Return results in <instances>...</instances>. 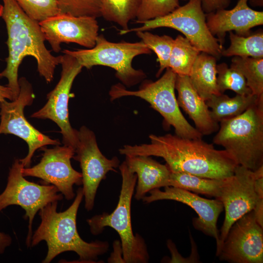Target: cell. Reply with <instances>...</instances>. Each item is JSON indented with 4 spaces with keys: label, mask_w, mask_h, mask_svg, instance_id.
I'll return each mask as SVG.
<instances>
[{
    "label": "cell",
    "mask_w": 263,
    "mask_h": 263,
    "mask_svg": "<svg viewBox=\"0 0 263 263\" xmlns=\"http://www.w3.org/2000/svg\"></svg>",
    "instance_id": "cell-40"
},
{
    "label": "cell",
    "mask_w": 263,
    "mask_h": 263,
    "mask_svg": "<svg viewBox=\"0 0 263 263\" xmlns=\"http://www.w3.org/2000/svg\"><path fill=\"white\" fill-rule=\"evenodd\" d=\"M253 210L257 222L263 227V198L258 197Z\"/></svg>",
    "instance_id": "cell-34"
},
{
    "label": "cell",
    "mask_w": 263,
    "mask_h": 263,
    "mask_svg": "<svg viewBox=\"0 0 263 263\" xmlns=\"http://www.w3.org/2000/svg\"><path fill=\"white\" fill-rule=\"evenodd\" d=\"M41 149L43 153L40 162L32 167L23 168V176L39 178L56 187L66 199H73L75 196L74 185H82L81 172L74 169L71 163L75 149L64 145Z\"/></svg>",
    "instance_id": "cell-14"
},
{
    "label": "cell",
    "mask_w": 263,
    "mask_h": 263,
    "mask_svg": "<svg viewBox=\"0 0 263 263\" xmlns=\"http://www.w3.org/2000/svg\"><path fill=\"white\" fill-rule=\"evenodd\" d=\"M218 256L232 263H263V229L253 210L231 226Z\"/></svg>",
    "instance_id": "cell-15"
},
{
    "label": "cell",
    "mask_w": 263,
    "mask_h": 263,
    "mask_svg": "<svg viewBox=\"0 0 263 263\" xmlns=\"http://www.w3.org/2000/svg\"><path fill=\"white\" fill-rule=\"evenodd\" d=\"M248 0H239L230 9H220L206 14L207 26L214 36L223 44L226 33L235 31L239 36H247L251 29L263 24V12L254 10L247 4Z\"/></svg>",
    "instance_id": "cell-18"
},
{
    "label": "cell",
    "mask_w": 263,
    "mask_h": 263,
    "mask_svg": "<svg viewBox=\"0 0 263 263\" xmlns=\"http://www.w3.org/2000/svg\"><path fill=\"white\" fill-rule=\"evenodd\" d=\"M60 13L74 16L101 17L102 0H56Z\"/></svg>",
    "instance_id": "cell-32"
},
{
    "label": "cell",
    "mask_w": 263,
    "mask_h": 263,
    "mask_svg": "<svg viewBox=\"0 0 263 263\" xmlns=\"http://www.w3.org/2000/svg\"><path fill=\"white\" fill-rule=\"evenodd\" d=\"M141 0H102L101 17L117 23L122 30L129 29V22L136 18Z\"/></svg>",
    "instance_id": "cell-26"
},
{
    "label": "cell",
    "mask_w": 263,
    "mask_h": 263,
    "mask_svg": "<svg viewBox=\"0 0 263 263\" xmlns=\"http://www.w3.org/2000/svg\"><path fill=\"white\" fill-rule=\"evenodd\" d=\"M254 189L258 197L263 198V177L256 179Z\"/></svg>",
    "instance_id": "cell-37"
},
{
    "label": "cell",
    "mask_w": 263,
    "mask_h": 263,
    "mask_svg": "<svg viewBox=\"0 0 263 263\" xmlns=\"http://www.w3.org/2000/svg\"><path fill=\"white\" fill-rule=\"evenodd\" d=\"M20 91L19 96L10 102H0V134H11L23 139L28 145V152L26 157L19 159L24 168L30 167L36 150L47 145L60 144L58 140L53 139L33 127L24 114V108L31 105L35 98L32 85L22 77L19 79Z\"/></svg>",
    "instance_id": "cell-10"
},
{
    "label": "cell",
    "mask_w": 263,
    "mask_h": 263,
    "mask_svg": "<svg viewBox=\"0 0 263 263\" xmlns=\"http://www.w3.org/2000/svg\"><path fill=\"white\" fill-rule=\"evenodd\" d=\"M12 241L9 235L0 231V254L4 253L6 248L11 245Z\"/></svg>",
    "instance_id": "cell-35"
},
{
    "label": "cell",
    "mask_w": 263,
    "mask_h": 263,
    "mask_svg": "<svg viewBox=\"0 0 263 263\" xmlns=\"http://www.w3.org/2000/svg\"><path fill=\"white\" fill-rule=\"evenodd\" d=\"M231 61L230 66L242 73L252 94L263 99V58L235 56Z\"/></svg>",
    "instance_id": "cell-27"
},
{
    "label": "cell",
    "mask_w": 263,
    "mask_h": 263,
    "mask_svg": "<svg viewBox=\"0 0 263 263\" xmlns=\"http://www.w3.org/2000/svg\"><path fill=\"white\" fill-rule=\"evenodd\" d=\"M24 168L19 159H16L9 169L7 183L0 194V212L7 207L17 205L25 211L24 218L28 219V231L26 239L31 247L32 225L37 212L50 203L63 199L54 185H39L25 179L22 174Z\"/></svg>",
    "instance_id": "cell-9"
},
{
    "label": "cell",
    "mask_w": 263,
    "mask_h": 263,
    "mask_svg": "<svg viewBox=\"0 0 263 263\" xmlns=\"http://www.w3.org/2000/svg\"><path fill=\"white\" fill-rule=\"evenodd\" d=\"M260 101L263 99H259L253 94H236L235 96L230 97L224 94H220L211 95L206 100V103L211 109L212 118L219 123L223 120L240 115Z\"/></svg>",
    "instance_id": "cell-22"
},
{
    "label": "cell",
    "mask_w": 263,
    "mask_h": 263,
    "mask_svg": "<svg viewBox=\"0 0 263 263\" xmlns=\"http://www.w3.org/2000/svg\"><path fill=\"white\" fill-rule=\"evenodd\" d=\"M150 143L125 145L121 154L155 156L163 158L171 172H185L199 177L223 179L232 175L238 165L225 150L215 149L202 138L189 139L170 133L150 134Z\"/></svg>",
    "instance_id": "cell-1"
},
{
    "label": "cell",
    "mask_w": 263,
    "mask_h": 263,
    "mask_svg": "<svg viewBox=\"0 0 263 263\" xmlns=\"http://www.w3.org/2000/svg\"><path fill=\"white\" fill-rule=\"evenodd\" d=\"M6 99L10 101L14 100L13 92L7 86L0 85V102Z\"/></svg>",
    "instance_id": "cell-36"
},
{
    "label": "cell",
    "mask_w": 263,
    "mask_h": 263,
    "mask_svg": "<svg viewBox=\"0 0 263 263\" xmlns=\"http://www.w3.org/2000/svg\"><path fill=\"white\" fill-rule=\"evenodd\" d=\"M125 162L130 170L137 175L134 198L140 200L150 190L169 186L171 171L163 165L144 155L126 156Z\"/></svg>",
    "instance_id": "cell-20"
},
{
    "label": "cell",
    "mask_w": 263,
    "mask_h": 263,
    "mask_svg": "<svg viewBox=\"0 0 263 263\" xmlns=\"http://www.w3.org/2000/svg\"><path fill=\"white\" fill-rule=\"evenodd\" d=\"M200 52L187 38L178 35L174 40L169 68L177 75L188 76Z\"/></svg>",
    "instance_id": "cell-25"
},
{
    "label": "cell",
    "mask_w": 263,
    "mask_h": 263,
    "mask_svg": "<svg viewBox=\"0 0 263 263\" xmlns=\"http://www.w3.org/2000/svg\"><path fill=\"white\" fill-rule=\"evenodd\" d=\"M175 89L181 107L193 121L195 128L204 136L217 132L219 123L212 118L210 110L192 86L188 75H177Z\"/></svg>",
    "instance_id": "cell-19"
},
{
    "label": "cell",
    "mask_w": 263,
    "mask_h": 263,
    "mask_svg": "<svg viewBox=\"0 0 263 263\" xmlns=\"http://www.w3.org/2000/svg\"><path fill=\"white\" fill-rule=\"evenodd\" d=\"M140 27L120 30V35L132 32L144 31L159 27H168L182 33L200 52L210 54L216 58L224 49L220 40L210 32L206 22V14L201 0H188L169 14L142 23Z\"/></svg>",
    "instance_id": "cell-8"
},
{
    "label": "cell",
    "mask_w": 263,
    "mask_h": 263,
    "mask_svg": "<svg viewBox=\"0 0 263 263\" xmlns=\"http://www.w3.org/2000/svg\"><path fill=\"white\" fill-rule=\"evenodd\" d=\"M60 64L62 71L59 81L47 94L46 104L31 117L54 122L60 130L63 144L75 149L78 143L77 130L70 124L68 103L73 82L83 67L75 57L66 54L61 55Z\"/></svg>",
    "instance_id": "cell-12"
},
{
    "label": "cell",
    "mask_w": 263,
    "mask_h": 263,
    "mask_svg": "<svg viewBox=\"0 0 263 263\" xmlns=\"http://www.w3.org/2000/svg\"><path fill=\"white\" fill-rule=\"evenodd\" d=\"M77 137L73 158L80 164L85 207L90 211L94 207L100 182L109 171L117 172L115 169L119 167L120 161L116 156L108 159L102 153L94 132L86 126L81 127L77 131Z\"/></svg>",
    "instance_id": "cell-13"
},
{
    "label": "cell",
    "mask_w": 263,
    "mask_h": 263,
    "mask_svg": "<svg viewBox=\"0 0 263 263\" xmlns=\"http://www.w3.org/2000/svg\"><path fill=\"white\" fill-rule=\"evenodd\" d=\"M122 185L118 202L111 213L96 215L87 220L93 235L100 234L106 226L114 229L121 240L123 259L126 263H146L149 255L144 239L134 235L132 228L131 208L137 181L136 174L131 171L124 161L119 166Z\"/></svg>",
    "instance_id": "cell-5"
},
{
    "label": "cell",
    "mask_w": 263,
    "mask_h": 263,
    "mask_svg": "<svg viewBox=\"0 0 263 263\" xmlns=\"http://www.w3.org/2000/svg\"><path fill=\"white\" fill-rule=\"evenodd\" d=\"M45 40L53 51H60L62 43H75L87 49L93 48L98 35L96 18L59 13L39 22Z\"/></svg>",
    "instance_id": "cell-16"
},
{
    "label": "cell",
    "mask_w": 263,
    "mask_h": 263,
    "mask_svg": "<svg viewBox=\"0 0 263 263\" xmlns=\"http://www.w3.org/2000/svg\"><path fill=\"white\" fill-rule=\"evenodd\" d=\"M250 4L253 6H263V0H248Z\"/></svg>",
    "instance_id": "cell-38"
},
{
    "label": "cell",
    "mask_w": 263,
    "mask_h": 263,
    "mask_svg": "<svg viewBox=\"0 0 263 263\" xmlns=\"http://www.w3.org/2000/svg\"><path fill=\"white\" fill-rule=\"evenodd\" d=\"M213 142L223 147L238 165L252 171L263 166V101L219 122Z\"/></svg>",
    "instance_id": "cell-4"
},
{
    "label": "cell",
    "mask_w": 263,
    "mask_h": 263,
    "mask_svg": "<svg viewBox=\"0 0 263 263\" xmlns=\"http://www.w3.org/2000/svg\"><path fill=\"white\" fill-rule=\"evenodd\" d=\"M2 0L3 4L1 17L7 31L6 43L8 56L6 58V66L0 73V77L7 79V86L12 90L15 100L19 94L18 71L24 57H34L39 75L47 83H50L54 79L56 66L60 64L61 56H54L47 49L38 22L29 17L15 0Z\"/></svg>",
    "instance_id": "cell-2"
},
{
    "label": "cell",
    "mask_w": 263,
    "mask_h": 263,
    "mask_svg": "<svg viewBox=\"0 0 263 263\" xmlns=\"http://www.w3.org/2000/svg\"><path fill=\"white\" fill-rule=\"evenodd\" d=\"M3 12V5L0 4V17H1Z\"/></svg>",
    "instance_id": "cell-39"
},
{
    "label": "cell",
    "mask_w": 263,
    "mask_h": 263,
    "mask_svg": "<svg viewBox=\"0 0 263 263\" xmlns=\"http://www.w3.org/2000/svg\"><path fill=\"white\" fill-rule=\"evenodd\" d=\"M176 76L168 68L157 80L145 81L136 91L127 90L120 83L113 85L109 92L110 99L113 101L128 96L140 97L149 103L167 125L174 128L176 135L189 139L202 138L203 135L189 124L180 109L175 94Z\"/></svg>",
    "instance_id": "cell-6"
},
{
    "label": "cell",
    "mask_w": 263,
    "mask_h": 263,
    "mask_svg": "<svg viewBox=\"0 0 263 263\" xmlns=\"http://www.w3.org/2000/svg\"><path fill=\"white\" fill-rule=\"evenodd\" d=\"M31 19L39 22L60 13L56 0H15Z\"/></svg>",
    "instance_id": "cell-31"
},
{
    "label": "cell",
    "mask_w": 263,
    "mask_h": 263,
    "mask_svg": "<svg viewBox=\"0 0 263 263\" xmlns=\"http://www.w3.org/2000/svg\"><path fill=\"white\" fill-rule=\"evenodd\" d=\"M230 45L223 49L221 56L263 58V33L250 34L247 36H239L229 31Z\"/></svg>",
    "instance_id": "cell-24"
},
{
    "label": "cell",
    "mask_w": 263,
    "mask_h": 263,
    "mask_svg": "<svg viewBox=\"0 0 263 263\" xmlns=\"http://www.w3.org/2000/svg\"><path fill=\"white\" fill-rule=\"evenodd\" d=\"M216 68L217 85L221 94L230 90L238 94H252L244 77L239 70L231 66L229 67L225 63L217 65Z\"/></svg>",
    "instance_id": "cell-29"
},
{
    "label": "cell",
    "mask_w": 263,
    "mask_h": 263,
    "mask_svg": "<svg viewBox=\"0 0 263 263\" xmlns=\"http://www.w3.org/2000/svg\"><path fill=\"white\" fill-rule=\"evenodd\" d=\"M135 33L141 41L157 55L159 69L156 75L159 76L165 69L169 68L170 55L174 39L169 36H159L147 31H139Z\"/></svg>",
    "instance_id": "cell-28"
},
{
    "label": "cell",
    "mask_w": 263,
    "mask_h": 263,
    "mask_svg": "<svg viewBox=\"0 0 263 263\" xmlns=\"http://www.w3.org/2000/svg\"><path fill=\"white\" fill-rule=\"evenodd\" d=\"M180 6L179 0H141L136 23L164 17Z\"/></svg>",
    "instance_id": "cell-30"
},
{
    "label": "cell",
    "mask_w": 263,
    "mask_h": 263,
    "mask_svg": "<svg viewBox=\"0 0 263 263\" xmlns=\"http://www.w3.org/2000/svg\"><path fill=\"white\" fill-rule=\"evenodd\" d=\"M150 195L142 198L144 202H151L162 200H170L186 204L192 208L198 217L193 220L194 227L205 234L213 237L217 247L219 244L220 233L217 227L218 217L224 209L219 200L207 199L188 190L171 186L164 187V190L159 188L150 190Z\"/></svg>",
    "instance_id": "cell-17"
},
{
    "label": "cell",
    "mask_w": 263,
    "mask_h": 263,
    "mask_svg": "<svg viewBox=\"0 0 263 263\" xmlns=\"http://www.w3.org/2000/svg\"><path fill=\"white\" fill-rule=\"evenodd\" d=\"M83 197L82 188H79L73 203L64 211H57L58 201L50 203L39 210L41 222L32 235L31 247L42 241L46 242L48 251L42 263H49L66 251L75 252L80 263H96L98 256L108 251V242L88 243L82 240L78 233L76 216Z\"/></svg>",
    "instance_id": "cell-3"
},
{
    "label": "cell",
    "mask_w": 263,
    "mask_h": 263,
    "mask_svg": "<svg viewBox=\"0 0 263 263\" xmlns=\"http://www.w3.org/2000/svg\"><path fill=\"white\" fill-rule=\"evenodd\" d=\"M62 52L75 57L87 69L100 65L113 69L115 75L123 85L132 86L146 77L141 70L132 66L133 59L141 55L150 54L151 51L142 42H110L103 35H98L95 45L92 48L70 50Z\"/></svg>",
    "instance_id": "cell-7"
},
{
    "label": "cell",
    "mask_w": 263,
    "mask_h": 263,
    "mask_svg": "<svg viewBox=\"0 0 263 263\" xmlns=\"http://www.w3.org/2000/svg\"><path fill=\"white\" fill-rule=\"evenodd\" d=\"M203 10L206 14L217 10L226 9L230 0H201Z\"/></svg>",
    "instance_id": "cell-33"
},
{
    "label": "cell",
    "mask_w": 263,
    "mask_h": 263,
    "mask_svg": "<svg viewBox=\"0 0 263 263\" xmlns=\"http://www.w3.org/2000/svg\"><path fill=\"white\" fill-rule=\"evenodd\" d=\"M261 177H263L262 168L252 171L237 165L233 174L224 179L217 198L223 204L225 211V220L220 230L219 244L216 249L217 256L231 226L254 208L258 199L254 183L256 179Z\"/></svg>",
    "instance_id": "cell-11"
},
{
    "label": "cell",
    "mask_w": 263,
    "mask_h": 263,
    "mask_svg": "<svg viewBox=\"0 0 263 263\" xmlns=\"http://www.w3.org/2000/svg\"><path fill=\"white\" fill-rule=\"evenodd\" d=\"M224 180V179L204 178L185 172H171L169 186L217 199L219 196Z\"/></svg>",
    "instance_id": "cell-23"
},
{
    "label": "cell",
    "mask_w": 263,
    "mask_h": 263,
    "mask_svg": "<svg viewBox=\"0 0 263 263\" xmlns=\"http://www.w3.org/2000/svg\"><path fill=\"white\" fill-rule=\"evenodd\" d=\"M216 58L201 52L195 60L188 75L191 84L205 101L220 94L217 85Z\"/></svg>",
    "instance_id": "cell-21"
}]
</instances>
